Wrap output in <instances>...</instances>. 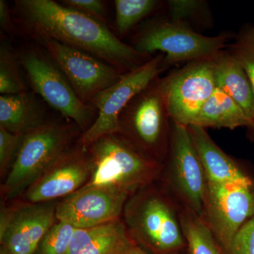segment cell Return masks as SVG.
I'll list each match as a JSON object with an SVG mask.
<instances>
[{"instance_id": "obj_1", "label": "cell", "mask_w": 254, "mask_h": 254, "mask_svg": "<svg viewBox=\"0 0 254 254\" xmlns=\"http://www.w3.org/2000/svg\"><path fill=\"white\" fill-rule=\"evenodd\" d=\"M18 21L31 36H43L93 55L122 73L152 59L123 43L106 24L53 0H17Z\"/></svg>"}, {"instance_id": "obj_2", "label": "cell", "mask_w": 254, "mask_h": 254, "mask_svg": "<svg viewBox=\"0 0 254 254\" xmlns=\"http://www.w3.org/2000/svg\"><path fill=\"white\" fill-rule=\"evenodd\" d=\"M123 220L135 243L152 254H183L180 205L159 182L130 195Z\"/></svg>"}, {"instance_id": "obj_3", "label": "cell", "mask_w": 254, "mask_h": 254, "mask_svg": "<svg viewBox=\"0 0 254 254\" xmlns=\"http://www.w3.org/2000/svg\"><path fill=\"white\" fill-rule=\"evenodd\" d=\"M92 165L86 185L115 187L132 195L160 180L164 164L142 153L118 133L100 137L86 148Z\"/></svg>"}, {"instance_id": "obj_4", "label": "cell", "mask_w": 254, "mask_h": 254, "mask_svg": "<svg viewBox=\"0 0 254 254\" xmlns=\"http://www.w3.org/2000/svg\"><path fill=\"white\" fill-rule=\"evenodd\" d=\"M77 125L48 122L23 135L9 173L1 185L5 200L21 195L55 160L73 145Z\"/></svg>"}, {"instance_id": "obj_5", "label": "cell", "mask_w": 254, "mask_h": 254, "mask_svg": "<svg viewBox=\"0 0 254 254\" xmlns=\"http://www.w3.org/2000/svg\"><path fill=\"white\" fill-rule=\"evenodd\" d=\"M160 78H155L130 100L119 115L118 133L142 153L164 163L172 120Z\"/></svg>"}, {"instance_id": "obj_6", "label": "cell", "mask_w": 254, "mask_h": 254, "mask_svg": "<svg viewBox=\"0 0 254 254\" xmlns=\"http://www.w3.org/2000/svg\"><path fill=\"white\" fill-rule=\"evenodd\" d=\"M229 37L226 34L203 36L187 23L159 18L142 26L130 46L142 54L159 52L165 55V65L170 67L177 64L213 58L228 48Z\"/></svg>"}, {"instance_id": "obj_7", "label": "cell", "mask_w": 254, "mask_h": 254, "mask_svg": "<svg viewBox=\"0 0 254 254\" xmlns=\"http://www.w3.org/2000/svg\"><path fill=\"white\" fill-rule=\"evenodd\" d=\"M158 182L180 206L202 218L208 180L188 127L172 121L170 145Z\"/></svg>"}, {"instance_id": "obj_8", "label": "cell", "mask_w": 254, "mask_h": 254, "mask_svg": "<svg viewBox=\"0 0 254 254\" xmlns=\"http://www.w3.org/2000/svg\"><path fill=\"white\" fill-rule=\"evenodd\" d=\"M46 54L38 48L27 50L21 55L19 63L33 91L84 133L94 123L98 112L93 105L85 104L78 98L64 75Z\"/></svg>"}, {"instance_id": "obj_9", "label": "cell", "mask_w": 254, "mask_h": 254, "mask_svg": "<svg viewBox=\"0 0 254 254\" xmlns=\"http://www.w3.org/2000/svg\"><path fill=\"white\" fill-rule=\"evenodd\" d=\"M169 67L165 55L158 53L141 67L124 73L121 78L92 100L98 112L94 123L81 133L78 142L84 148L100 137L118 132V118L130 100Z\"/></svg>"}, {"instance_id": "obj_10", "label": "cell", "mask_w": 254, "mask_h": 254, "mask_svg": "<svg viewBox=\"0 0 254 254\" xmlns=\"http://www.w3.org/2000/svg\"><path fill=\"white\" fill-rule=\"evenodd\" d=\"M160 82L172 121L187 127L193 125L216 88L213 58L187 63Z\"/></svg>"}, {"instance_id": "obj_11", "label": "cell", "mask_w": 254, "mask_h": 254, "mask_svg": "<svg viewBox=\"0 0 254 254\" xmlns=\"http://www.w3.org/2000/svg\"><path fill=\"white\" fill-rule=\"evenodd\" d=\"M32 37L43 47L85 104H91L97 95L118 82L124 74L111 65L82 50L49 37Z\"/></svg>"}, {"instance_id": "obj_12", "label": "cell", "mask_w": 254, "mask_h": 254, "mask_svg": "<svg viewBox=\"0 0 254 254\" xmlns=\"http://www.w3.org/2000/svg\"><path fill=\"white\" fill-rule=\"evenodd\" d=\"M254 217V185L208 182L202 219L222 252L247 220Z\"/></svg>"}, {"instance_id": "obj_13", "label": "cell", "mask_w": 254, "mask_h": 254, "mask_svg": "<svg viewBox=\"0 0 254 254\" xmlns=\"http://www.w3.org/2000/svg\"><path fill=\"white\" fill-rule=\"evenodd\" d=\"M57 201L17 202L1 205L0 243L13 254H34L50 227L58 221Z\"/></svg>"}, {"instance_id": "obj_14", "label": "cell", "mask_w": 254, "mask_h": 254, "mask_svg": "<svg viewBox=\"0 0 254 254\" xmlns=\"http://www.w3.org/2000/svg\"><path fill=\"white\" fill-rule=\"evenodd\" d=\"M130 194L115 187L84 185L58 202V220L77 229L90 228L123 218Z\"/></svg>"}, {"instance_id": "obj_15", "label": "cell", "mask_w": 254, "mask_h": 254, "mask_svg": "<svg viewBox=\"0 0 254 254\" xmlns=\"http://www.w3.org/2000/svg\"><path fill=\"white\" fill-rule=\"evenodd\" d=\"M91 173L88 151L76 141L25 190L24 201L38 203L63 199L86 185Z\"/></svg>"}, {"instance_id": "obj_16", "label": "cell", "mask_w": 254, "mask_h": 254, "mask_svg": "<svg viewBox=\"0 0 254 254\" xmlns=\"http://www.w3.org/2000/svg\"><path fill=\"white\" fill-rule=\"evenodd\" d=\"M188 129L208 182L254 185L240 164L215 143L205 128L190 125Z\"/></svg>"}, {"instance_id": "obj_17", "label": "cell", "mask_w": 254, "mask_h": 254, "mask_svg": "<svg viewBox=\"0 0 254 254\" xmlns=\"http://www.w3.org/2000/svg\"><path fill=\"white\" fill-rule=\"evenodd\" d=\"M136 245L122 218L96 227L76 229L66 254H129Z\"/></svg>"}, {"instance_id": "obj_18", "label": "cell", "mask_w": 254, "mask_h": 254, "mask_svg": "<svg viewBox=\"0 0 254 254\" xmlns=\"http://www.w3.org/2000/svg\"><path fill=\"white\" fill-rule=\"evenodd\" d=\"M215 84L243 110L252 124L247 133L254 141V90L245 68L228 50H221L213 58Z\"/></svg>"}, {"instance_id": "obj_19", "label": "cell", "mask_w": 254, "mask_h": 254, "mask_svg": "<svg viewBox=\"0 0 254 254\" xmlns=\"http://www.w3.org/2000/svg\"><path fill=\"white\" fill-rule=\"evenodd\" d=\"M46 122L43 108L27 92L0 96V127L10 133L24 135Z\"/></svg>"}, {"instance_id": "obj_20", "label": "cell", "mask_w": 254, "mask_h": 254, "mask_svg": "<svg viewBox=\"0 0 254 254\" xmlns=\"http://www.w3.org/2000/svg\"><path fill=\"white\" fill-rule=\"evenodd\" d=\"M208 128L235 129L245 127L247 133L252 129V124L240 107L219 88L205 102L200 110L194 125Z\"/></svg>"}, {"instance_id": "obj_21", "label": "cell", "mask_w": 254, "mask_h": 254, "mask_svg": "<svg viewBox=\"0 0 254 254\" xmlns=\"http://www.w3.org/2000/svg\"><path fill=\"white\" fill-rule=\"evenodd\" d=\"M180 220L187 254H224L213 232L199 215L180 206Z\"/></svg>"}, {"instance_id": "obj_22", "label": "cell", "mask_w": 254, "mask_h": 254, "mask_svg": "<svg viewBox=\"0 0 254 254\" xmlns=\"http://www.w3.org/2000/svg\"><path fill=\"white\" fill-rule=\"evenodd\" d=\"M163 4L158 0H115V28L125 35L155 12Z\"/></svg>"}, {"instance_id": "obj_23", "label": "cell", "mask_w": 254, "mask_h": 254, "mask_svg": "<svg viewBox=\"0 0 254 254\" xmlns=\"http://www.w3.org/2000/svg\"><path fill=\"white\" fill-rule=\"evenodd\" d=\"M26 90L16 55L9 45L2 42L0 48V93L17 94Z\"/></svg>"}, {"instance_id": "obj_24", "label": "cell", "mask_w": 254, "mask_h": 254, "mask_svg": "<svg viewBox=\"0 0 254 254\" xmlns=\"http://www.w3.org/2000/svg\"><path fill=\"white\" fill-rule=\"evenodd\" d=\"M228 51L238 60L248 75L254 90V26L245 23L229 45Z\"/></svg>"}, {"instance_id": "obj_25", "label": "cell", "mask_w": 254, "mask_h": 254, "mask_svg": "<svg viewBox=\"0 0 254 254\" xmlns=\"http://www.w3.org/2000/svg\"><path fill=\"white\" fill-rule=\"evenodd\" d=\"M76 229L58 220L43 237L34 254H66Z\"/></svg>"}, {"instance_id": "obj_26", "label": "cell", "mask_w": 254, "mask_h": 254, "mask_svg": "<svg viewBox=\"0 0 254 254\" xmlns=\"http://www.w3.org/2000/svg\"><path fill=\"white\" fill-rule=\"evenodd\" d=\"M168 6L169 19L177 22L191 23L203 15L207 14V3L200 0H169Z\"/></svg>"}, {"instance_id": "obj_27", "label": "cell", "mask_w": 254, "mask_h": 254, "mask_svg": "<svg viewBox=\"0 0 254 254\" xmlns=\"http://www.w3.org/2000/svg\"><path fill=\"white\" fill-rule=\"evenodd\" d=\"M23 135L10 133L0 127V175L6 177L17 153Z\"/></svg>"}, {"instance_id": "obj_28", "label": "cell", "mask_w": 254, "mask_h": 254, "mask_svg": "<svg viewBox=\"0 0 254 254\" xmlns=\"http://www.w3.org/2000/svg\"><path fill=\"white\" fill-rule=\"evenodd\" d=\"M224 254H254V217L240 227Z\"/></svg>"}, {"instance_id": "obj_29", "label": "cell", "mask_w": 254, "mask_h": 254, "mask_svg": "<svg viewBox=\"0 0 254 254\" xmlns=\"http://www.w3.org/2000/svg\"><path fill=\"white\" fill-rule=\"evenodd\" d=\"M62 4L88 15L97 21L106 23V7L101 0H63Z\"/></svg>"}, {"instance_id": "obj_30", "label": "cell", "mask_w": 254, "mask_h": 254, "mask_svg": "<svg viewBox=\"0 0 254 254\" xmlns=\"http://www.w3.org/2000/svg\"><path fill=\"white\" fill-rule=\"evenodd\" d=\"M0 26L7 34H14L15 27L11 14L4 0H0Z\"/></svg>"}, {"instance_id": "obj_31", "label": "cell", "mask_w": 254, "mask_h": 254, "mask_svg": "<svg viewBox=\"0 0 254 254\" xmlns=\"http://www.w3.org/2000/svg\"><path fill=\"white\" fill-rule=\"evenodd\" d=\"M129 254H152L148 251L145 250L144 249L139 247L138 245L133 246V248L131 249V252Z\"/></svg>"}, {"instance_id": "obj_32", "label": "cell", "mask_w": 254, "mask_h": 254, "mask_svg": "<svg viewBox=\"0 0 254 254\" xmlns=\"http://www.w3.org/2000/svg\"><path fill=\"white\" fill-rule=\"evenodd\" d=\"M0 254H13L11 252H10L7 249L5 248V247L1 246V248H0Z\"/></svg>"}]
</instances>
